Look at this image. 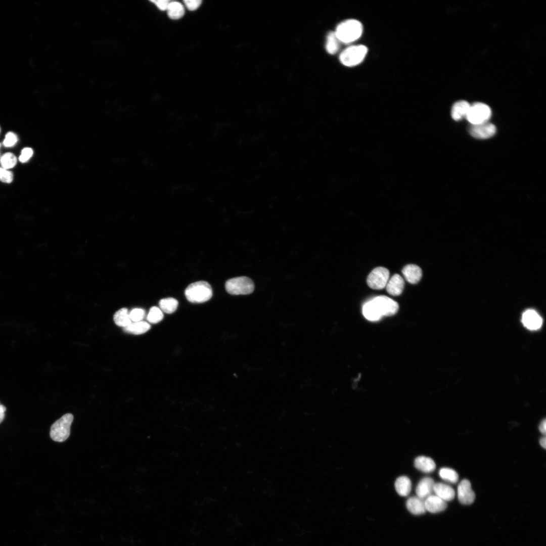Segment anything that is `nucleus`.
I'll return each mask as SVG.
<instances>
[{
    "label": "nucleus",
    "mask_w": 546,
    "mask_h": 546,
    "mask_svg": "<svg viewBox=\"0 0 546 546\" xmlns=\"http://www.w3.org/2000/svg\"><path fill=\"white\" fill-rule=\"evenodd\" d=\"M0 163L2 168L7 170L15 166L17 158L13 153H6L1 156Z\"/></svg>",
    "instance_id": "28"
},
{
    "label": "nucleus",
    "mask_w": 546,
    "mask_h": 546,
    "mask_svg": "<svg viewBox=\"0 0 546 546\" xmlns=\"http://www.w3.org/2000/svg\"><path fill=\"white\" fill-rule=\"evenodd\" d=\"M372 300L376 304L382 316L394 315L398 310L399 306L398 303L387 296H379Z\"/></svg>",
    "instance_id": "8"
},
{
    "label": "nucleus",
    "mask_w": 546,
    "mask_h": 546,
    "mask_svg": "<svg viewBox=\"0 0 546 546\" xmlns=\"http://www.w3.org/2000/svg\"><path fill=\"white\" fill-rule=\"evenodd\" d=\"M539 443H540V445L543 448H544V449L545 448V447H546V438H545V436H544V437L540 438V439L539 440Z\"/></svg>",
    "instance_id": "38"
},
{
    "label": "nucleus",
    "mask_w": 546,
    "mask_h": 546,
    "mask_svg": "<svg viewBox=\"0 0 546 546\" xmlns=\"http://www.w3.org/2000/svg\"><path fill=\"white\" fill-rule=\"evenodd\" d=\"M491 115L490 107L482 103H475L470 105L466 119L472 125L488 122Z\"/></svg>",
    "instance_id": "6"
},
{
    "label": "nucleus",
    "mask_w": 546,
    "mask_h": 546,
    "mask_svg": "<svg viewBox=\"0 0 546 546\" xmlns=\"http://www.w3.org/2000/svg\"><path fill=\"white\" fill-rule=\"evenodd\" d=\"M340 42L335 32L329 33L326 42V49L328 53L330 54L336 53L339 49Z\"/></svg>",
    "instance_id": "25"
},
{
    "label": "nucleus",
    "mask_w": 546,
    "mask_h": 546,
    "mask_svg": "<svg viewBox=\"0 0 546 546\" xmlns=\"http://www.w3.org/2000/svg\"><path fill=\"white\" fill-rule=\"evenodd\" d=\"M226 291L232 295H247L254 290V284L248 277H238L228 280L225 284Z\"/></svg>",
    "instance_id": "5"
},
{
    "label": "nucleus",
    "mask_w": 546,
    "mask_h": 546,
    "mask_svg": "<svg viewBox=\"0 0 546 546\" xmlns=\"http://www.w3.org/2000/svg\"><path fill=\"white\" fill-rule=\"evenodd\" d=\"M389 271L384 267L374 269L367 278L368 285L372 289L380 290L385 288L389 280Z\"/></svg>",
    "instance_id": "7"
},
{
    "label": "nucleus",
    "mask_w": 546,
    "mask_h": 546,
    "mask_svg": "<svg viewBox=\"0 0 546 546\" xmlns=\"http://www.w3.org/2000/svg\"><path fill=\"white\" fill-rule=\"evenodd\" d=\"M439 475L443 480L451 483H455L459 480V475L457 472L450 468H441L439 471Z\"/></svg>",
    "instance_id": "27"
},
{
    "label": "nucleus",
    "mask_w": 546,
    "mask_h": 546,
    "mask_svg": "<svg viewBox=\"0 0 546 546\" xmlns=\"http://www.w3.org/2000/svg\"><path fill=\"white\" fill-rule=\"evenodd\" d=\"M1 144L0 143V148H1ZM1 154H0V159H1Z\"/></svg>",
    "instance_id": "39"
},
{
    "label": "nucleus",
    "mask_w": 546,
    "mask_h": 546,
    "mask_svg": "<svg viewBox=\"0 0 546 546\" xmlns=\"http://www.w3.org/2000/svg\"><path fill=\"white\" fill-rule=\"evenodd\" d=\"M13 179V174L3 168L0 167V180L6 183H11Z\"/></svg>",
    "instance_id": "32"
},
{
    "label": "nucleus",
    "mask_w": 546,
    "mask_h": 546,
    "mask_svg": "<svg viewBox=\"0 0 546 546\" xmlns=\"http://www.w3.org/2000/svg\"><path fill=\"white\" fill-rule=\"evenodd\" d=\"M114 321L117 326L123 328L128 326L131 321L129 318L127 309L122 308L117 311L114 315Z\"/></svg>",
    "instance_id": "24"
},
{
    "label": "nucleus",
    "mask_w": 546,
    "mask_h": 546,
    "mask_svg": "<svg viewBox=\"0 0 546 546\" xmlns=\"http://www.w3.org/2000/svg\"><path fill=\"white\" fill-rule=\"evenodd\" d=\"M6 411V407L0 404V424L3 422L5 418V413Z\"/></svg>",
    "instance_id": "37"
},
{
    "label": "nucleus",
    "mask_w": 546,
    "mask_h": 546,
    "mask_svg": "<svg viewBox=\"0 0 546 546\" xmlns=\"http://www.w3.org/2000/svg\"><path fill=\"white\" fill-rule=\"evenodd\" d=\"M395 488L397 493L402 496L409 494L412 489V482L410 478L405 476L399 477L395 481Z\"/></svg>",
    "instance_id": "21"
},
{
    "label": "nucleus",
    "mask_w": 546,
    "mask_h": 546,
    "mask_svg": "<svg viewBox=\"0 0 546 546\" xmlns=\"http://www.w3.org/2000/svg\"><path fill=\"white\" fill-rule=\"evenodd\" d=\"M368 53V48L363 45L351 46L344 50L340 55L341 63L347 67H353L360 64Z\"/></svg>",
    "instance_id": "4"
},
{
    "label": "nucleus",
    "mask_w": 546,
    "mask_h": 546,
    "mask_svg": "<svg viewBox=\"0 0 546 546\" xmlns=\"http://www.w3.org/2000/svg\"><path fill=\"white\" fill-rule=\"evenodd\" d=\"M145 315V310L142 308H134L129 313V318L133 322L142 321Z\"/></svg>",
    "instance_id": "30"
},
{
    "label": "nucleus",
    "mask_w": 546,
    "mask_h": 546,
    "mask_svg": "<svg viewBox=\"0 0 546 546\" xmlns=\"http://www.w3.org/2000/svg\"><path fill=\"white\" fill-rule=\"evenodd\" d=\"M1 127H0V132H1Z\"/></svg>",
    "instance_id": "40"
},
{
    "label": "nucleus",
    "mask_w": 546,
    "mask_h": 546,
    "mask_svg": "<svg viewBox=\"0 0 546 546\" xmlns=\"http://www.w3.org/2000/svg\"><path fill=\"white\" fill-rule=\"evenodd\" d=\"M402 272L406 280L411 284H416L421 279L422 272L421 268L415 264H407L405 266Z\"/></svg>",
    "instance_id": "16"
},
{
    "label": "nucleus",
    "mask_w": 546,
    "mask_h": 546,
    "mask_svg": "<svg viewBox=\"0 0 546 546\" xmlns=\"http://www.w3.org/2000/svg\"><path fill=\"white\" fill-rule=\"evenodd\" d=\"M150 327V325L144 321L131 322L128 326L124 328V331L128 333L140 335L147 332Z\"/></svg>",
    "instance_id": "23"
},
{
    "label": "nucleus",
    "mask_w": 546,
    "mask_h": 546,
    "mask_svg": "<svg viewBox=\"0 0 546 546\" xmlns=\"http://www.w3.org/2000/svg\"><path fill=\"white\" fill-rule=\"evenodd\" d=\"M364 316L368 320L376 322L380 320L382 315L373 300L366 303L362 307Z\"/></svg>",
    "instance_id": "20"
},
{
    "label": "nucleus",
    "mask_w": 546,
    "mask_h": 546,
    "mask_svg": "<svg viewBox=\"0 0 546 546\" xmlns=\"http://www.w3.org/2000/svg\"><path fill=\"white\" fill-rule=\"evenodd\" d=\"M168 16L172 20H177L183 17L185 9L183 5L178 2L170 1L167 9Z\"/></svg>",
    "instance_id": "22"
},
{
    "label": "nucleus",
    "mask_w": 546,
    "mask_h": 546,
    "mask_svg": "<svg viewBox=\"0 0 546 546\" xmlns=\"http://www.w3.org/2000/svg\"><path fill=\"white\" fill-rule=\"evenodd\" d=\"M363 31L362 24L355 19H348L340 23L335 33L341 42L351 43L358 39Z\"/></svg>",
    "instance_id": "1"
},
{
    "label": "nucleus",
    "mask_w": 546,
    "mask_h": 546,
    "mask_svg": "<svg viewBox=\"0 0 546 546\" xmlns=\"http://www.w3.org/2000/svg\"><path fill=\"white\" fill-rule=\"evenodd\" d=\"M404 286L403 279L398 274H394L389 279L386 286L387 292L393 296L401 294Z\"/></svg>",
    "instance_id": "15"
},
{
    "label": "nucleus",
    "mask_w": 546,
    "mask_h": 546,
    "mask_svg": "<svg viewBox=\"0 0 546 546\" xmlns=\"http://www.w3.org/2000/svg\"><path fill=\"white\" fill-rule=\"evenodd\" d=\"M151 2L153 3L161 11L167 10L168 5L170 2L169 0H154L151 1Z\"/></svg>",
    "instance_id": "35"
},
{
    "label": "nucleus",
    "mask_w": 546,
    "mask_h": 546,
    "mask_svg": "<svg viewBox=\"0 0 546 546\" xmlns=\"http://www.w3.org/2000/svg\"><path fill=\"white\" fill-rule=\"evenodd\" d=\"M17 141V135L12 132H9L6 135L3 144L6 147H11L16 144Z\"/></svg>",
    "instance_id": "31"
},
{
    "label": "nucleus",
    "mask_w": 546,
    "mask_h": 546,
    "mask_svg": "<svg viewBox=\"0 0 546 546\" xmlns=\"http://www.w3.org/2000/svg\"><path fill=\"white\" fill-rule=\"evenodd\" d=\"M539 430L540 432L541 433H542L543 434H545V432H546V420H545V419H543V420H542V421L540 423L539 426Z\"/></svg>",
    "instance_id": "36"
},
{
    "label": "nucleus",
    "mask_w": 546,
    "mask_h": 546,
    "mask_svg": "<svg viewBox=\"0 0 546 546\" xmlns=\"http://www.w3.org/2000/svg\"><path fill=\"white\" fill-rule=\"evenodd\" d=\"M522 322L526 328L531 330H536L541 327L542 320L536 311L528 309L523 313Z\"/></svg>",
    "instance_id": "11"
},
{
    "label": "nucleus",
    "mask_w": 546,
    "mask_h": 546,
    "mask_svg": "<svg viewBox=\"0 0 546 546\" xmlns=\"http://www.w3.org/2000/svg\"><path fill=\"white\" fill-rule=\"evenodd\" d=\"M424 504L426 510L434 514L442 512L447 507L446 502L433 494L424 499Z\"/></svg>",
    "instance_id": "12"
},
{
    "label": "nucleus",
    "mask_w": 546,
    "mask_h": 546,
    "mask_svg": "<svg viewBox=\"0 0 546 546\" xmlns=\"http://www.w3.org/2000/svg\"><path fill=\"white\" fill-rule=\"evenodd\" d=\"M414 466L419 471L426 473H431L436 468L434 461L431 458L425 456L417 457L414 461Z\"/></svg>",
    "instance_id": "19"
},
{
    "label": "nucleus",
    "mask_w": 546,
    "mask_h": 546,
    "mask_svg": "<svg viewBox=\"0 0 546 546\" xmlns=\"http://www.w3.org/2000/svg\"><path fill=\"white\" fill-rule=\"evenodd\" d=\"M178 304L177 300L171 297L162 299L159 302L160 309L168 314L174 312L176 310Z\"/></svg>",
    "instance_id": "26"
},
{
    "label": "nucleus",
    "mask_w": 546,
    "mask_h": 546,
    "mask_svg": "<svg viewBox=\"0 0 546 546\" xmlns=\"http://www.w3.org/2000/svg\"><path fill=\"white\" fill-rule=\"evenodd\" d=\"M73 420L72 414L67 413L57 420L51 427V438L57 442L65 441L70 435V426Z\"/></svg>",
    "instance_id": "3"
},
{
    "label": "nucleus",
    "mask_w": 546,
    "mask_h": 546,
    "mask_svg": "<svg viewBox=\"0 0 546 546\" xmlns=\"http://www.w3.org/2000/svg\"><path fill=\"white\" fill-rule=\"evenodd\" d=\"M470 104L466 101L461 100L456 102L451 110V115L452 119L456 121H459L464 117H466L469 110Z\"/></svg>",
    "instance_id": "18"
},
{
    "label": "nucleus",
    "mask_w": 546,
    "mask_h": 546,
    "mask_svg": "<svg viewBox=\"0 0 546 546\" xmlns=\"http://www.w3.org/2000/svg\"><path fill=\"white\" fill-rule=\"evenodd\" d=\"M469 130L470 134L474 138L486 139L492 136L495 133L496 128L494 125L487 122L479 124L472 125Z\"/></svg>",
    "instance_id": "9"
},
{
    "label": "nucleus",
    "mask_w": 546,
    "mask_h": 546,
    "mask_svg": "<svg viewBox=\"0 0 546 546\" xmlns=\"http://www.w3.org/2000/svg\"><path fill=\"white\" fill-rule=\"evenodd\" d=\"M163 318V314L160 308L156 306L152 307L148 314L147 320L152 324H156L162 321Z\"/></svg>",
    "instance_id": "29"
},
{
    "label": "nucleus",
    "mask_w": 546,
    "mask_h": 546,
    "mask_svg": "<svg viewBox=\"0 0 546 546\" xmlns=\"http://www.w3.org/2000/svg\"><path fill=\"white\" fill-rule=\"evenodd\" d=\"M406 507L410 513L415 515L423 514L426 511L424 499L417 496L409 497L406 500Z\"/></svg>",
    "instance_id": "17"
},
{
    "label": "nucleus",
    "mask_w": 546,
    "mask_h": 546,
    "mask_svg": "<svg viewBox=\"0 0 546 546\" xmlns=\"http://www.w3.org/2000/svg\"><path fill=\"white\" fill-rule=\"evenodd\" d=\"M187 300L192 303H203L209 300L212 296L210 284L200 281L190 284L185 291Z\"/></svg>",
    "instance_id": "2"
},
{
    "label": "nucleus",
    "mask_w": 546,
    "mask_h": 546,
    "mask_svg": "<svg viewBox=\"0 0 546 546\" xmlns=\"http://www.w3.org/2000/svg\"><path fill=\"white\" fill-rule=\"evenodd\" d=\"M458 497L463 505L472 504L475 498V494L471 487L470 482L467 479L462 480L458 487Z\"/></svg>",
    "instance_id": "10"
},
{
    "label": "nucleus",
    "mask_w": 546,
    "mask_h": 546,
    "mask_svg": "<svg viewBox=\"0 0 546 546\" xmlns=\"http://www.w3.org/2000/svg\"><path fill=\"white\" fill-rule=\"evenodd\" d=\"M433 492L435 495L446 502L452 500L455 496V491L450 486L440 482L435 483Z\"/></svg>",
    "instance_id": "14"
},
{
    "label": "nucleus",
    "mask_w": 546,
    "mask_h": 546,
    "mask_svg": "<svg viewBox=\"0 0 546 546\" xmlns=\"http://www.w3.org/2000/svg\"><path fill=\"white\" fill-rule=\"evenodd\" d=\"M434 480L430 477L422 478L418 483L416 492L417 496L423 499L432 494L433 492Z\"/></svg>",
    "instance_id": "13"
},
{
    "label": "nucleus",
    "mask_w": 546,
    "mask_h": 546,
    "mask_svg": "<svg viewBox=\"0 0 546 546\" xmlns=\"http://www.w3.org/2000/svg\"><path fill=\"white\" fill-rule=\"evenodd\" d=\"M33 150L30 148H25L22 149L21 151V154L19 157V159L22 163L27 162L32 156Z\"/></svg>",
    "instance_id": "33"
},
{
    "label": "nucleus",
    "mask_w": 546,
    "mask_h": 546,
    "mask_svg": "<svg viewBox=\"0 0 546 546\" xmlns=\"http://www.w3.org/2000/svg\"><path fill=\"white\" fill-rule=\"evenodd\" d=\"M186 7L190 11H195L197 9L202 3L201 0H185L184 1Z\"/></svg>",
    "instance_id": "34"
}]
</instances>
